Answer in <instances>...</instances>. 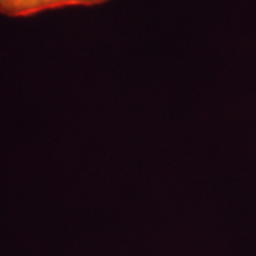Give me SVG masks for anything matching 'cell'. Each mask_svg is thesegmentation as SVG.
<instances>
[{"label":"cell","mask_w":256,"mask_h":256,"mask_svg":"<svg viewBox=\"0 0 256 256\" xmlns=\"http://www.w3.org/2000/svg\"><path fill=\"white\" fill-rule=\"evenodd\" d=\"M110 0H0V14L10 18H28L68 8H94Z\"/></svg>","instance_id":"cell-1"}]
</instances>
